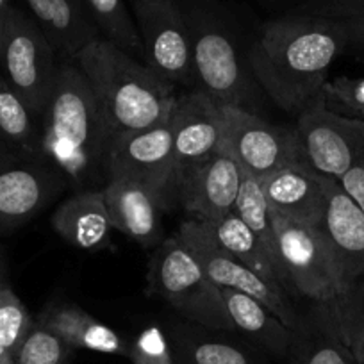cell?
<instances>
[{"label": "cell", "mask_w": 364, "mask_h": 364, "mask_svg": "<svg viewBox=\"0 0 364 364\" xmlns=\"http://www.w3.org/2000/svg\"><path fill=\"white\" fill-rule=\"evenodd\" d=\"M341 20L286 15L262 23L247 63L266 95L282 111L300 114L313 106L331 66L346 54Z\"/></svg>", "instance_id": "cell-1"}, {"label": "cell", "mask_w": 364, "mask_h": 364, "mask_svg": "<svg viewBox=\"0 0 364 364\" xmlns=\"http://www.w3.org/2000/svg\"><path fill=\"white\" fill-rule=\"evenodd\" d=\"M40 138L41 154L73 186L87 190L100 175L107 177L113 136L95 91L75 61L58 68L40 118Z\"/></svg>", "instance_id": "cell-2"}, {"label": "cell", "mask_w": 364, "mask_h": 364, "mask_svg": "<svg viewBox=\"0 0 364 364\" xmlns=\"http://www.w3.org/2000/svg\"><path fill=\"white\" fill-rule=\"evenodd\" d=\"M73 61L95 91L113 138L170 120L173 86L106 38L86 45Z\"/></svg>", "instance_id": "cell-3"}, {"label": "cell", "mask_w": 364, "mask_h": 364, "mask_svg": "<svg viewBox=\"0 0 364 364\" xmlns=\"http://www.w3.org/2000/svg\"><path fill=\"white\" fill-rule=\"evenodd\" d=\"M184 15L190 27L197 90L216 104L254 111L261 87L248 68L247 55L240 54L225 18L204 2H193Z\"/></svg>", "instance_id": "cell-4"}, {"label": "cell", "mask_w": 364, "mask_h": 364, "mask_svg": "<svg viewBox=\"0 0 364 364\" xmlns=\"http://www.w3.org/2000/svg\"><path fill=\"white\" fill-rule=\"evenodd\" d=\"M149 291L161 296L190 323L209 331L234 332L220 288L205 275L193 252L178 236L163 240L150 257Z\"/></svg>", "instance_id": "cell-5"}, {"label": "cell", "mask_w": 364, "mask_h": 364, "mask_svg": "<svg viewBox=\"0 0 364 364\" xmlns=\"http://www.w3.org/2000/svg\"><path fill=\"white\" fill-rule=\"evenodd\" d=\"M273 232L289 288L316 304H328L346 288L341 261L320 227L306 225L272 209Z\"/></svg>", "instance_id": "cell-6"}, {"label": "cell", "mask_w": 364, "mask_h": 364, "mask_svg": "<svg viewBox=\"0 0 364 364\" xmlns=\"http://www.w3.org/2000/svg\"><path fill=\"white\" fill-rule=\"evenodd\" d=\"M0 66L4 70L2 75L40 124L59 66L55 65L54 47L43 31L34 18L16 8H13L6 27Z\"/></svg>", "instance_id": "cell-7"}, {"label": "cell", "mask_w": 364, "mask_h": 364, "mask_svg": "<svg viewBox=\"0 0 364 364\" xmlns=\"http://www.w3.org/2000/svg\"><path fill=\"white\" fill-rule=\"evenodd\" d=\"M220 114L222 150L245 173L262 181L286 164L306 161L295 129L269 124L245 107L220 104Z\"/></svg>", "instance_id": "cell-8"}, {"label": "cell", "mask_w": 364, "mask_h": 364, "mask_svg": "<svg viewBox=\"0 0 364 364\" xmlns=\"http://www.w3.org/2000/svg\"><path fill=\"white\" fill-rule=\"evenodd\" d=\"M177 236L193 252V255L198 259L213 284H216L218 288L245 293V295L259 300L286 327L295 332L302 331L304 318L296 313L293 304L289 302L286 289L262 279L254 269H250L243 262L237 261L236 257L227 254L216 243L211 230L208 229L204 222H198L193 218L188 220L178 227Z\"/></svg>", "instance_id": "cell-9"}, {"label": "cell", "mask_w": 364, "mask_h": 364, "mask_svg": "<svg viewBox=\"0 0 364 364\" xmlns=\"http://www.w3.org/2000/svg\"><path fill=\"white\" fill-rule=\"evenodd\" d=\"M131 6L145 65L171 86L195 84L190 27L178 0H138Z\"/></svg>", "instance_id": "cell-10"}, {"label": "cell", "mask_w": 364, "mask_h": 364, "mask_svg": "<svg viewBox=\"0 0 364 364\" xmlns=\"http://www.w3.org/2000/svg\"><path fill=\"white\" fill-rule=\"evenodd\" d=\"M68 178L45 156L0 150V229L11 230L48 208Z\"/></svg>", "instance_id": "cell-11"}, {"label": "cell", "mask_w": 364, "mask_h": 364, "mask_svg": "<svg viewBox=\"0 0 364 364\" xmlns=\"http://www.w3.org/2000/svg\"><path fill=\"white\" fill-rule=\"evenodd\" d=\"M129 175L161 193L170 209L178 204L181 177L173 156L170 120L156 127L114 136L107 154V177Z\"/></svg>", "instance_id": "cell-12"}, {"label": "cell", "mask_w": 364, "mask_h": 364, "mask_svg": "<svg viewBox=\"0 0 364 364\" xmlns=\"http://www.w3.org/2000/svg\"><path fill=\"white\" fill-rule=\"evenodd\" d=\"M295 131L307 163L332 178H341L364 146V120L328 111L318 99L299 114Z\"/></svg>", "instance_id": "cell-13"}, {"label": "cell", "mask_w": 364, "mask_h": 364, "mask_svg": "<svg viewBox=\"0 0 364 364\" xmlns=\"http://www.w3.org/2000/svg\"><path fill=\"white\" fill-rule=\"evenodd\" d=\"M241 181L243 170L240 164L229 154L218 150L184 171L178 204L193 220L216 222L234 211Z\"/></svg>", "instance_id": "cell-14"}, {"label": "cell", "mask_w": 364, "mask_h": 364, "mask_svg": "<svg viewBox=\"0 0 364 364\" xmlns=\"http://www.w3.org/2000/svg\"><path fill=\"white\" fill-rule=\"evenodd\" d=\"M113 229L145 248L163 243V213L168 202L145 182L129 175H109L102 188Z\"/></svg>", "instance_id": "cell-15"}, {"label": "cell", "mask_w": 364, "mask_h": 364, "mask_svg": "<svg viewBox=\"0 0 364 364\" xmlns=\"http://www.w3.org/2000/svg\"><path fill=\"white\" fill-rule=\"evenodd\" d=\"M173 134V156L178 177L184 171L222 150V114L220 104L200 90L175 99L170 114Z\"/></svg>", "instance_id": "cell-16"}, {"label": "cell", "mask_w": 364, "mask_h": 364, "mask_svg": "<svg viewBox=\"0 0 364 364\" xmlns=\"http://www.w3.org/2000/svg\"><path fill=\"white\" fill-rule=\"evenodd\" d=\"M327 175L307 161H296L262 178V191L269 208L281 216L306 225L320 227L325 209Z\"/></svg>", "instance_id": "cell-17"}, {"label": "cell", "mask_w": 364, "mask_h": 364, "mask_svg": "<svg viewBox=\"0 0 364 364\" xmlns=\"http://www.w3.org/2000/svg\"><path fill=\"white\" fill-rule=\"evenodd\" d=\"M320 229L341 261L348 286L364 275V211L343 190L338 178L327 175L325 209Z\"/></svg>", "instance_id": "cell-18"}, {"label": "cell", "mask_w": 364, "mask_h": 364, "mask_svg": "<svg viewBox=\"0 0 364 364\" xmlns=\"http://www.w3.org/2000/svg\"><path fill=\"white\" fill-rule=\"evenodd\" d=\"M52 229L63 241L80 250H100L111 241L113 222L102 190H79L52 213Z\"/></svg>", "instance_id": "cell-19"}, {"label": "cell", "mask_w": 364, "mask_h": 364, "mask_svg": "<svg viewBox=\"0 0 364 364\" xmlns=\"http://www.w3.org/2000/svg\"><path fill=\"white\" fill-rule=\"evenodd\" d=\"M27 6L54 50L70 61L86 45L100 38L82 0H27Z\"/></svg>", "instance_id": "cell-20"}, {"label": "cell", "mask_w": 364, "mask_h": 364, "mask_svg": "<svg viewBox=\"0 0 364 364\" xmlns=\"http://www.w3.org/2000/svg\"><path fill=\"white\" fill-rule=\"evenodd\" d=\"M38 321L54 331L75 350H90L106 355H129V343L113 327L70 302L50 304Z\"/></svg>", "instance_id": "cell-21"}, {"label": "cell", "mask_w": 364, "mask_h": 364, "mask_svg": "<svg viewBox=\"0 0 364 364\" xmlns=\"http://www.w3.org/2000/svg\"><path fill=\"white\" fill-rule=\"evenodd\" d=\"M223 306L229 313L234 325V332H240L255 345L264 348L272 355L288 359L295 345L296 332L286 327L272 311L262 306L259 300L234 291V289L220 288Z\"/></svg>", "instance_id": "cell-22"}, {"label": "cell", "mask_w": 364, "mask_h": 364, "mask_svg": "<svg viewBox=\"0 0 364 364\" xmlns=\"http://www.w3.org/2000/svg\"><path fill=\"white\" fill-rule=\"evenodd\" d=\"M205 225L211 230L216 243L227 254H230L237 261L243 262L245 266L254 269L257 275H261L266 281L281 286L282 289L289 288V282L286 279L284 268H282L281 262L269 254L264 243L248 229L247 223L236 213L232 211L230 215L223 216V218L216 220V222L205 223Z\"/></svg>", "instance_id": "cell-23"}, {"label": "cell", "mask_w": 364, "mask_h": 364, "mask_svg": "<svg viewBox=\"0 0 364 364\" xmlns=\"http://www.w3.org/2000/svg\"><path fill=\"white\" fill-rule=\"evenodd\" d=\"M208 331L195 323L171 325L168 336L175 364H261L247 346Z\"/></svg>", "instance_id": "cell-24"}, {"label": "cell", "mask_w": 364, "mask_h": 364, "mask_svg": "<svg viewBox=\"0 0 364 364\" xmlns=\"http://www.w3.org/2000/svg\"><path fill=\"white\" fill-rule=\"evenodd\" d=\"M291 364H359L339 338L334 318L325 304H316L311 316L304 318L289 353Z\"/></svg>", "instance_id": "cell-25"}, {"label": "cell", "mask_w": 364, "mask_h": 364, "mask_svg": "<svg viewBox=\"0 0 364 364\" xmlns=\"http://www.w3.org/2000/svg\"><path fill=\"white\" fill-rule=\"evenodd\" d=\"M0 141L16 152L43 156L40 125L2 73H0Z\"/></svg>", "instance_id": "cell-26"}, {"label": "cell", "mask_w": 364, "mask_h": 364, "mask_svg": "<svg viewBox=\"0 0 364 364\" xmlns=\"http://www.w3.org/2000/svg\"><path fill=\"white\" fill-rule=\"evenodd\" d=\"M82 4L107 41L145 63L141 36L125 0H82Z\"/></svg>", "instance_id": "cell-27"}, {"label": "cell", "mask_w": 364, "mask_h": 364, "mask_svg": "<svg viewBox=\"0 0 364 364\" xmlns=\"http://www.w3.org/2000/svg\"><path fill=\"white\" fill-rule=\"evenodd\" d=\"M343 339L359 364H364V275L355 279L341 295L325 304Z\"/></svg>", "instance_id": "cell-28"}, {"label": "cell", "mask_w": 364, "mask_h": 364, "mask_svg": "<svg viewBox=\"0 0 364 364\" xmlns=\"http://www.w3.org/2000/svg\"><path fill=\"white\" fill-rule=\"evenodd\" d=\"M234 213L248 225V229L264 243L269 254L279 259L277 245H275V232H273L272 208L262 191V184L257 177L243 171V181H241L240 195H237Z\"/></svg>", "instance_id": "cell-29"}, {"label": "cell", "mask_w": 364, "mask_h": 364, "mask_svg": "<svg viewBox=\"0 0 364 364\" xmlns=\"http://www.w3.org/2000/svg\"><path fill=\"white\" fill-rule=\"evenodd\" d=\"M75 348L36 321L15 355V364H72Z\"/></svg>", "instance_id": "cell-30"}, {"label": "cell", "mask_w": 364, "mask_h": 364, "mask_svg": "<svg viewBox=\"0 0 364 364\" xmlns=\"http://www.w3.org/2000/svg\"><path fill=\"white\" fill-rule=\"evenodd\" d=\"M33 325L34 321L26 304L9 286H4L0 289V341L13 355H16Z\"/></svg>", "instance_id": "cell-31"}, {"label": "cell", "mask_w": 364, "mask_h": 364, "mask_svg": "<svg viewBox=\"0 0 364 364\" xmlns=\"http://www.w3.org/2000/svg\"><path fill=\"white\" fill-rule=\"evenodd\" d=\"M318 100L328 111L364 120V77H338L327 80Z\"/></svg>", "instance_id": "cell-32"}, {"label": "cell", "mask_w": 364, "mask_h": 364, "mask_svg": "<svg viewBox=\"0 0 364 364\" xmlns=\"http://www.w3.org/2000/svg\"><path fill=\"white\" fill-rule=\"evenodd\" d=\"M127 359L132 364H175L168 332L159 325H149L129 343Z\"/></svg>", "instance_id": "cell-33"}, {"label": "cell", "mask_w": 364, "mask_h": 364, "mask_svg": "<svg viewBox=\"0 0 364 364\" xmlns=\"http://www.w3.org/2000/svg\"><path fill=\"white\" fill-rule=\"evenodd\" d=\"M289 15L316 16L328 20H348L364 16V0H307Z\"/></svg>", "instance_id": "cell-34"}, {"label": "cell", "mask_w": 364, "mask_h": 364, "mask_svg": "<svg viewBox=\"0 0 364 364\" xmlns=\"http://www.w3.org/2000/svg\"><path fill=\"white\" fill-rule=\"evenodd\" d=\"M338 181L343 186V190H345L364 211V146L359 152V156H357V159L353 161L352 168H350L341 178H338Z\"/></svg>", "instance_id": "cell-35"}, {"label": "cell", "mask_w": 364, "mask_h": 364, "mask_svg": "<svg viewBox=\"0 0 364 364\" xmlns=\"http://www.w3.org/2000/svg\"><path fill=\"white\" fill-rule=\"evenodd\" d=\"M341 22L345 23L346 38H348L346 52H352L353 55L364 61V16L341 20Z\"/></svg>", "instance_id": "cell-36"}, {"label": "cell", "mask_w": 364, "mask_h": 364, "mask_svg": "<svg viewBox=\"0 0 364 364\" xmlns=\"http://www.w3.org/2000/svg\"><path fill=\"white\" fill-rule=\"evenodd\" d=\"M11 11L13 8L9 4V0H0V50H2V41H4L6 27H8Z\"/></svg>", "instance_id": "cell-37"}, {"label": "cell", "mask_w": 364, "mask_h": 364, "mask_svg": "<svg viewBox=\"0 0 364 364\" xmlns=\"http://www.w3.org/2000/svg\"><path fill=\"white\" fill-rule=\"evenodd\" d=\"M0 364H15V355L0 341Z\"/></svg>", "instance_id": "cell-38"}, {"label": "cell", "mask_w": 364, "mask_h": 364, "mask_svg": "<svg viewBox=\"0 0 364 364\" xmlns=\"http://www.w3.org/2000/svg\"><path fill=\"white\" fill-rule=\"evenodd\" d=\"M4 286H8V284H6V281H4V273H2V268H0V289L4 288Z\"/></svg>", "instance_id": "cell-39"}, {"label": "cell", "mask_w": 364, "mask_h": 364, "mask_svg": "<svg viewBox=\"0 0 364 364\" xmlns=\"http://www.w3.org/2000/svg\"><path fill=\"white\" fill-rule=\"evenodd\" d=\"M132 2H138V0H131V4H132Z\"/></svg>", "instance_id": "cell-40"}]
</instances>
